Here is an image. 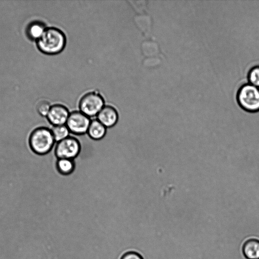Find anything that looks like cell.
Returning a JSON list of instances; mask_svg holds the SVG:
<instances>
[{
	"instance_id": "9a60e30c",
	"label": "cell",
	"mask_w": 259,
	"mask_h": 259,
	"mask_svg": "<svg viewBox=\"0 0 259 259\" xmlns=\"http://www.w3.org/2000/svg\"><path fill=\"white\" fill-rule=\"evenodd\" d=\"M51 107V105L48 101L41 100L37 102L35 106V109L40 116L47 117Z\"/></svg>"
},
{
	"instance_id": "2e32d148",
	"label": "cell",
	"mask_w": 259,
	"mask_h": 259,
	"mask_svg": "<svg viewBox=\"0 0 259 259\" xmlns=\"http://www.w3.org/2000/svg\"><path fill=\"white\" fill-rule=\"evenodd\" d=\"M121 259H143L138 253L135 252H128L125 253Z\"/></svg>"
},
{
	"instance_id": "5bb4252c",
	"label": "cell",
	"mask_w": 259,
	"mask_h": 259,
	"mask_svg": "<svg viewBox=\"0 0 259 259\" xmlns=\"http://www.w3.org/2000/svg\"><path fill=\"white\" fill-rule=\"evenodd\" d=\"M249 83L259 88V65H254L248 73Z\"/></svg>"
},
{
	"instance_id": "ba28073f",
	"label": "cell",
	"mask_w": 259,
	"mask_h": 259,
	"mask_svg": "<svg viewBox=\"0 0 259 259\" xmlns=\"http://www.w3.org/2000/svg\"><path fill=\"white\" fill-rule=\"evenodd\" d=\"M97 119L106 128L115 125L118 119L116 109L111 105H105L97 115Z\"/></svg>"
},
{
	"instance_id": "4fadbf2b",
	"label": "cell",
	"mask_w": 259,
	"mask_h": 259,
	"mask_svg": "<svg viewBox=\"0 0 259 259\" xmlns=\"http://www.w3.org/2000/svg\"><path fill=\"white\" fill-rule=\"evenodd\" d=\"M46 29L44 24L36 22L29 26L27 33L30 38L37 40L42 35Z\"/></svg>"
},
{
	"instance_id": "9c48e42d",
	"label": "cell",
	"mask_w": 259,
	"mask_h": 259,
	"mask_svg": "<svg viewBox=\"0 0 259 259\" xmlns=\"http://www.w3.org/2000/svg\"><path fill=\"white\" fill-rule=\"evenodd\" d=\"M106 128L97 119H93L91 121L87 134L92 139L99 140L105 136Z\"/></svg>"
},
{
	"instance_id": "30bf717a",
	"label": "cell",
	"mask_w": 259,
	"mask_h": 259,
	"mask_svg": "<svg viewBox=\"0 0 259 259\" xmlns=\"http://www.w3.org/2000/svg\"><path fill=\"white\" fill-rule=\"evenodd\" d=\"M243 251L248 259H259V240L253 238L246 241L243 245Z\"/></svg>"
},
{
	"instance_id": "6da1fadb",
	"label": "cell",
	"mask_w": 259,
	"mask_h": 259,
	"mask_svg": "<svg viewBox=\"0 0 259 259\" xmlns=\"http://www.w3.org/2000/svg\"><path fill=\"white\" fill-rule=\"evenodd\" d=\"M66 37L64 32L55 27L46 28L37 40V47L43 53L55 55L61 53L65 48Z\"/></svg>"
},
{
	"instance_id": "3957f363",
	"label": "cell",
	"mask_w": 259,
	"mask_h": 259,
	"mask_svg": "<svg viewBox=\"0 0 259 259\" xmlns=\"http://www.w3.org/2000/svg\"><path fill=\"white\" fill-rule=\"evenodd\" d=\"M237 100L245 111L250 113L259 112V88L250 83L242 85L237 92Z\"/></svg>"
},
{
	"instance_id": "277c9868",
	"label": "cell",
	"mask_w": 259,
	"mask_h": 259,
	"mask_svg": "<svg viewBox=\"0 0 259 259\" xmlns=\"http://www.w3.org/2000/svg\"><path fill=\"white\" fill-rule=\"evenodd\" d=\"M104 100L102 95L96 91L84 94L79 102V111L88 117L97 116L104 105Z\"/></svg>"
},
{
	"instance_id": "52a82bcc",
	"label": "cell",
	"mask_w": 259,
	"mask_h": 259,
	"mask_svg": "<svg viewBox=\"0 0 259 259\" xmlns=\"http://www.w3.org/2000/svg\"><path fill=\"white\" fill-rule=\"evenodd\" d=\"M68 109L61 104H56L51 106L47 118L53 125L66 124L69 115Z\"/></svg>"
},
{
	"instance_id": "8992f818",
	"label": "cell",
	"mask_w": 259,
	"mask_h": 259,
	"mask_svg": "<svg viewBox=\"0 0 259 259\" xmlns=\"http://www.w3.org/2000/svg\"><path fill=\"white\" fill-rule=\"evenodd\" d=\"M91 121L90 117L81 111H74L70 113L66 125L70 133L81 135L87 133Z\"/></svg>"
},
{
	"instance_id": "7c38bea8",
	"label": "cell",
	"mask_w": 259,
	"mask_h": 259,
	"mask_svg": "<svg viewBox=\"0 0 259 259\" xmlns=\"http://www.w3.org/2000/svg\"><path fill=\"white\" fill-rule=\"evenodd\" d=\"M50 130L56 143L68 137L70 133L66 124L53 125Z\"/></svg>"
},
{
	"instance_id": "8fae6325",
	"label": "cell",
	"mask_w": 259,
	"mask_h": 259,
	"mask_svg": "<svg viewBox=\"0 0 259 259\" xmlns=\"http://www.w3.org/2000/svg\"><path fill=\"white\" fill-rule=\"evenodd\" d=\"M56 167L60 175L63 176L69 175L74 170V161L73 159H57L56 163Z\"/></svg>"
},
{
	"instance_id": "7a4b0ae2",
	"label": "cell",
	"mask_w": 259,
	"mask_h": 259,
	"mask_svg": "<svg viewBox=\"0 0 259 259\" xmlns=\"http://www.w3.org/2000/svg\"><path fill=\"white\" fill-rule=\"evenodd\" d=\"M29 143L35 153L43 155L48 154L54 149L56 142L50 128L39 127L31 133Z\"/></svg>"
},
{
	"instance_id": "5b68a950",
	"label": "cell",
	"mask_w": 259,
	"mask_h": 259,
	"mask_svg": "<svg viewBox=\"0 0 259 259\" xmlns=\"http://www.w3.org/2000/svg\"><path fill=\"white\" fill-rule=\"evenodd\" d=\"M80 151L79 142L72 136L56 143L54 147V153L57 159H73L79 154Z\"/></svg>"
}]
</instances>
